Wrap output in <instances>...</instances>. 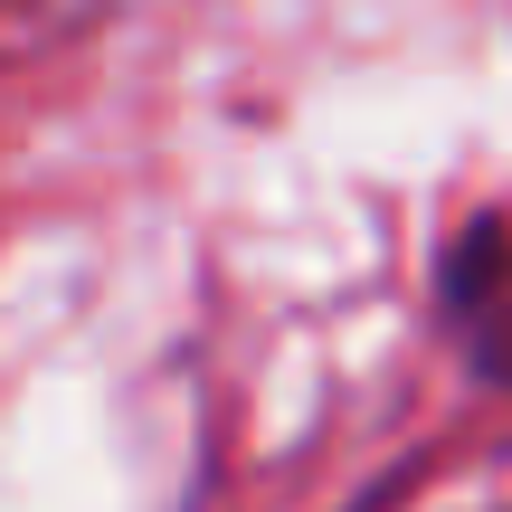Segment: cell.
I'll return each mask as SVG.
<instances>
[{
  "instance_id": "cell-1",
  "label": "cell",
  "mask_w": 512,
  "mask_h": 512,
  "mask_svg": "<svg viewBox=\"0 0 512 512\" xmlns=\"http://www.w3.org/2000/svg\"><path fill=\"white\" fill-rule=\"evenodd\" d=\"M427 294H437V323L465 380L512 399V209H475L465 228H446Z\"/></svg>"
}]
</instances>
